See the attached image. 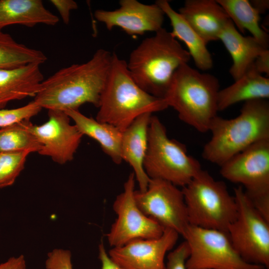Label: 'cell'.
<instances>
[{"label": "cell", "mask_w": 269, "mask_h": 269, "mask_svg": "<svg viewBox=\"0 0 269 269\" xmlns=\"http://www.w3.org/2000/svg\"><path fill=\"white\" fill-rule=\"evenodd\" d=\"M224 9L237 30H246L268 49V34L260 25V14L248 0H216Z\"/></svg>", "instance_id": "24"}, {"label": "cell", "mask_w": 269, "mask_h": 269, "mask_svg": "<svg viewBox=\"0 0 269 269\" xmlns=\"http://www.w3.org/2000/svg\"><path fill=\"white\" fill-rule=\"evenodd\" d=\"M178 12L206 44L219 40L230 19L216 0H186Z\"/></svg>", "instance_id": "16"}, {"label": "cell", "mask_w": 269, "mask_h": 269, "mask_svg": "<svg viewBox=\"0 0 269 269\" xmlns=\"http://www.w3.org/2000/svg\"><path fill=\"white\" fill-rule=\"evenodd\" d=\"M251 5L261 14L264 13L269 8V0H254L250 1Z\"/></svg>", "instance_id": "35"}, {"label": "cell", "mask_w": 269, "mask_h": 269, "mask_svg": "<svg viewBox=\"0 0 269 269\" xmlns=\"http://www.w3.org/2000/svg\"><path fill=\"white\" fill-rule=\"evenodd\" d=\"M59 21L40 0H0V30L12 24L54 26Z\"/></svg>", "instance_id": "20"}, {"label": "cell", "mask_w": 269, "mask_h": 269, "mask_svg": "<svg viewBox=\"0 0 269 269\" xmlns=\"http://www.w3.org/2000/svg\"><path fill=\"white\" fill-rule=\"evenodd\" d=\"M145 113L137 117L122 133L121 152L122 161L128 162L133 169L139 191L146 190L150 178L146 174L143 162L148 144V127L152 116Z\"/></svg>", "instance_id": "17"}, {"label": "cell", "mask_w": 269, "mask_h": 269, "mask_svg": "<svg viewBox=\"0 0 269 269\" xmlns=\"http://www.w3.org/2000/svg\"><path fill=\"white\" fill-rule=\"evenodd\" d=\"M155 3L168 17L172 28L171 34L185 44L196 67L203 71L210 69L213 64L212 57L202 38L180 14L172 7L168 1L158 0Z\"/></svg>", "instance_id": "22"}, {"label": "cell", "mask_w": 269, "mask_h": 269, "mask_svg": "<svg viewBox=\"0 0 269 269\" xmlns=\"http://www.w3.org/2000/svg\"><path fill=\"white\" fill-rule=\"evenodd\" d=\"M65 113L72 119L80 133L95 139L103 151L116 164L122 161L121 142L122 133L114 126L88 117L79 110H68Z\"/></svg>", "instance_id": "23"}, {"label": "cell", "mask_w": 269, "mask_h": 269, "mask_svg": "<svg viewBox=\"0 0 269 269\" xmlns=\"http://www.w3.org/2000/svg\"><path fill=\"white\" fill-rule=\"evenodd\" d=\"M189 255L186 269H255L264 268L245 262L227 232L189 225L182 235Z\"/></svg>", "instance_id": "10"}, {"label": "cell", "mask_w": 269, "mask_h": 269, "mask_svg": "<svg viewBox=\"0 0 269 269\" xmlns=\"http://www.w3.org/2000/svg\"><path fill=\"white\" fill-rule=\"evenodd\" d=\"M134 197L140 210L164 229L182 236L190 225L182 189L171 183L150 179L146 190H135Z\"/></svg>", "instance_id": "11"}, {"label": "cell", "mask_w": 269, "mask_h": 269, "mask_svg": "<svg viewBox=\"0 0 269 269\" xmlns=\"http://www.w3.org/2000/svg\"><path fill=\"white\" fill-rule=\"evenodd\" d=\"M135 181L132 172L124 184L123 192L114 202L113 208L117 217L107 234L109 244L112 248L137 239L158 238L165 230L138 207L134 197Z\"/></svg>", "instance_id": "12"}, {"label": "cell", "mask_w": 269, "mask_h": 269, "mask_svg": "<svg viewBox=\"0 0 269 269\" xmlns=\"http://www.w3.org/2000/svg\"><path fill=\"white\" fill-rule=\"evenodd\" d=\"M219 40L232 58L229 72L234 81L242 77L253 66L256 58L268 49L253 36H243L231 19L221 31Z\"/></svg>", "instance_id": "19"}, {"label": "cell", "mask_w": 269, "mask_h": 269, "mask_svg": "<svg viewBox=\"0 0 269 269\" xmlns=\"http://www.w3.org/2000/svg\"><path fill=\"white\" fill-rule=\"evenodd\" d=\"M0 269H26L24 256L20 255L9 258L6 262L0 264Z\"/></svg>", "instance_id": "34"}, {"label": "cell", "mask_w": 269, "mask_h": 269, "mask_svg": "<svg viewBox=\"0 0 269 269\" xmlns=\"http://www.w3.org/2000/svg\"><path fill=\"white\" fill-rule=\"evenodd\" d=\"M47 57L41 51L18 43L10 34L0 30V70L31 63L42 64Z\"/></svg>", "instance_id": "25"}, {"label": "cell", "mask_w": 269, "mask_h": 269, "mask_svg": "<svg viewBox=\"0 0 269 269\" xmlns=\"http://www.w3.org/2000/svg\"><path fill=\"white\" fill-rule=\"evenodd\" d=\"M45 265L47 269H73L71 253L69 251L54 250L48 254Z\"/></svg>", "instance_id": "30"}, {"label": "cell", "mask_w": 269, "mask_h": 269, "mask_svg": "<svg viewBox=\"0 0 269 269\" xmlns=\"http://www.w3.org/2000/svg\"><path fill=\"white\" fill-rule=\"evenodd\" d=\"M143 168L150 179L165 180L182 187L202 169L199 162L188 154L185 146L169 138L164 126L153 115Z\"/></svg>", "instance_id": "7"}, {"label": "cell", "mask_w": 269, "mask_h": 269, "mask_svg": "<svg viewBox=\"0 0 269 269\" xmlns=\"http://www.w3.org/2000/svg\"><path fill=\"white\" fill-rule=\"evenodd\" d=\"M182 191L190 225L227 232L237 208L224 182L202 169Z\"/></svg>", "instance_id": "6"}, {"label": "cell", "mask_w": 269, "mask_h": 269, "mask_svg": "<svg viewBox=\"0 0 269 269\" xmlns=\"http://www.w3.org/2000/svg\"><path fill=\"white\" fill-rule=\"evenodd\" d=\"M269 98V78L258 72L253 66L232 85L220 90L218 111L241 102Z\"/></svg>", "instance_id": "21"}, {"label": "cell", "mask_w": 269, "mask_h": 269, "mask_svg": "<svg viewBox=\"0 0 269 269\" xmlns=\"http://www.w3.org/2000/svg\"><path fill=\"white\" fill-rule=\"evenodd\" d=\"M40 64L0 70V109L9 102L35 97L43 81Z\"/></svg>", "instance_id": "18"}, {"label": "cell", "mask_w": 269, "mask_h": 269, "mask_svg": "<svg viewBox=\"0 0 269 269\" xmlns=\"http://www.w3.org/2000/svg\"><path fill=\"white\" fill-rule=\"evenodd\" d=\"M48 115L45 123L34 125L27 120L26 126L42 145L38 153L63 164L73 159L83 135L65 112L49 110Z\"/></svg>", "instance_id": "13"}, {"label": "cell", "mask_w": 269, "mask_h": 269, "mask_svg": "<svg viewBox=\"0 0 269 269\" xmlns=\"http://www.w3.org/2000/svg\"><path fill=\"white\" fill-rule=\"evenodd\" d=\"M253 66L256 70L261 74H269V50H266L255 60Z\"/></svg>", "instance_id": "32"}, {"label": "cell", "mask_w": 269, "mask_h": 269, "mask_svg": "<svg viewBox=\"0 0 269 269\" xmlns=\"http://www.w3.org/2000/svg\"><path fill=\"white\" fill-rule=\"evenodd\" d=\"M112 58L113 53L99 49L87 62L59 70L43 80L33 101L48 110H79L85 103L98 108Z\"/></svg>", "instance_id": "1"}, {"label": "cell", "mask_w": 269, "mask_h": 269, "mask_svg": "<svg viewBox=\"0 0 269 269\" xmlns=\"http://www.w3.org/2000/svg\"><path fill=\"white\" fill-rule=\"evenodd\" d=\"M99 259L101 263V269H122L110 258L103 243L99 246Z\"/></svg>", "instance_id": "33"}, {"label": "cell", "mask_w": 269, "mask_h": 269, "mask_svg": "<svg viewBox=\"0 0 269 269\" xmlns=\"http://www.w3.org/2000/svg\"><path fill=\"white\" fill-rule=\"evenodd\" d=\"M263 269L262 268H257V269Z\"/></svg>", "instance_id": "36"}, {"label": "cell", "mask_w": 269, "mask_h": 269, "mask_svg": "<svg viewBox=\"0 0 269 269\" xmlns=\"http://www.w3.org/2000/svg\"><path fill=\"white\" fill-rule=\"evenodd\" d=\"M209 131L202 157L219 166L252 144L269 139V103L267 100L244 102L240 114L227 119L216 116Z\"/></svg>", "instance_id": "4"}, {"label": "cell", "mask_w": 269, "mask_h": 269, "mask_svg": "<svg viewBox=\"0 0 269 269\" xmlns=\"http://www.w3.org/2000/svg\"><path fill=\"white\" fill-rule=\"evenodd\" d=\"M168 107L165 100L142 90L131 76L127 62L115 53L101 94L96 120L124 132L137 117Z\"/></svg>", "instance_id": "3"}, {"label": "cell", "mask_w": 269, "mask_h": 269, "mask_svg": "<svg viewBox=\"0 0 269 269\" xmlns=\"http://www.w3.org/2000/svg\"><path fill=\"white\" fill-rule=\"evenodd\" d=\"M42 108L34 101L24 106L12 109H0V128L29 120L37 115Z\"/></svg>", "instance_id": "28"}, {"label": "cell", "mask_w": 269, "mask_h": 269, "mask_svg": "<svg viewBox=\"0 0 269 269\" xmlns=\"http://www.w3.org/2000/svg\"><path fill=\"white\" fill-rule=\"evenodd\" d=\"M120 7L113 10L97 9L96 19L111 30L121 28L131 36L156 32L162 28L165 14L155 3H142L136 0H121Z\"/></svg>", "instance_id": "15"}, {"label": "cell", "mask_w": 269, "mask_h": 269, "mask_svg": "<svg viewBox=\"0 0 269 269\" xmlns=\"http://www.w3.org/2000/svg\"><path fill=\"white\" fill-rule=\"evenodd\" d=\"M179 235L171 229H165L158 238L135 240L112 248L108 254L122 269H165V255L175 245Z\"/></svg>", "instance_id": "14"}, {"label": "cell", "mask_w": 269, "mask_h": 269, "mask_svg": "<svg viewBox=\"0 0 269 269\" xmlns=\"http://www.w3.org/2000/svg\"><path fill=\"white\" fill-rule=\"evenodd\" d=\"M219 87L215 76L201 73L186 63L175 72L163 99L182 122L205 133L217 116Z\"/></svg>", "instance_id": "5"}, {"label": "cell", "mask_w": 269, "mask_h": 269, "mask_svg": "<svg viewBox=\"0 0 269 269\" xmlns=\"http://www.w3.org/2000/svg\"><path fill=\"white\" fill-rule=\"evenodd\" d=\"M27 121L0 128V152H39L42 145L28 129Z\"/></svg>", "instance_id": "26"}, {"label": "cell", "mask_w": 269, "mask_h": 269, "mask_svg": "<svg viewBox=\"0 0 269 269\" xmlns=\"http://www.w3.org/2000/svg\"><path fill=\"white\" fill-rule=\"evenodd\" d=\"M171 34L162 28L152 36L144 39L130 54L127 62L135 82L147 93L164 98L173 76L182 64L190 59Z\"/></svg>", "instance_id": "2"}, {"label": "cell", "mask_w": 269, "mask_h": 269, "mask_svg": "<svg viewBox=\"0 0 269 269\" xmlns=\"http://www.w3.org/2000/svg\"><path fill=\"white\" fill-rule=\"evenodd\" d=\"M55 7L63 21L67 24L70 21L71 12L78 8L77 2L73 0H50Z\"/></svg>", "instance_id": "31"}, {"label": "cell", "mask_w": 269, "mask_h": 269, "mask_svg": "<svg viewBox=\"0 0 269 269\" xmlns=\"http://www.w3.org/2000/svg\"><path fill=\"white\" fill-rule=\"evenodd\" d=\"M220 167L221 175L240 184L255 208L269 221V139L252 144Z\"/></svg>", "instance_id": "8"}, {"label": "cell", "mask_w": 269, "mask_h": 269, "mask_svg": "<svg viewBox=\"0 0 269 269\" xmlns=\"http://www.w3.org/2000/svg\"><path fill=\"white\" fill-rule=\"evenodd\" d=\"M237 215L227 234L247 263L269 268V221L255 208L241 186L234 189Z\"/></svg>", "instance_id": "9"}, {"label": "cell", "mask_w": 269, "mask_h": 269, "mask_svg": "<svg viewBox=\"0 0 269 269\" xmlns=\"http://www.w3.org/2000/svg\"><path fill=\"white\" fill-rule=\"evenodd\" d=\"M189 255V248L184 241L168 254L165 269H186L185 262Z\"/></svg>", "instance_id": "29"}, {"label": "cell", "mask_w": 269, "mask_h": 269, "mask_svg": "<svg viewBox=\"0 0 269 269\" xmlns=\"http://www.w3.org/2000/svg\"><path fill=\"white\" fill-rule=\"evenodd\" d=\"M28 151L0 152V188L10 186L23 169Z\"/></svg>", "instance_id": "27"}]
</instances>
